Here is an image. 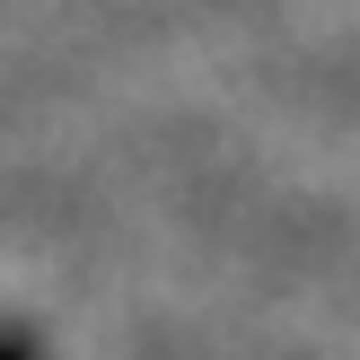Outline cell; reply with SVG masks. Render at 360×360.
I'll return each instance as SVG.
<instances>
[{
    "label": "cell",
    "mask_w": 360,
    "mask_h": 360,
    "mask_svg": "<svg viewBox=\"0 0 360 360\" xmlns=\"http://www.w3.org/2000/svg\"><path fill=\"white\" fill-rule=\"evenodd\" d=\"M0 360H44V343H35L27 326H0Z\"/></svg>",
    "instance_id": "1"
}]
</instances>
